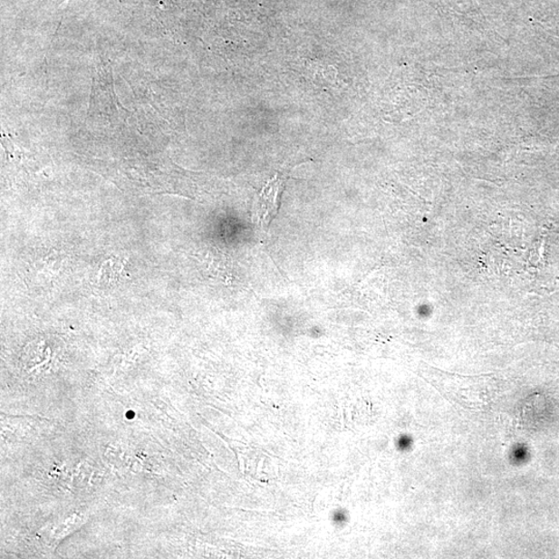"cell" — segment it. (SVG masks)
Returning <instances> with one entry per match:
<instances>
[{"label": "cell", "instance_id": "1", "mask_svg": "<svg viewBox=\"0 0 559 559\" xmlns=\"http://www.w3.org/2000/svg\"><path fill=\"white\" fill-rule=\"evenodd\" d=\"M283 188V180L279 176L274 178L263 188L253 207V220L261 228L267 227L279 208L280 193Z\"/></svg>", "mask_w": 559, "mask_h": 559}]
</instances>
